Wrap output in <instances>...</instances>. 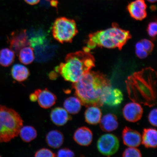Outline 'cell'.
Returning a JSON list of instances; mask_svg holds the SVG:
<instances>
[{
	"label": "cell",
	"mask_w": 157,
	"mask_h": 157,
	"mask_svg": "<svg viewBox=\"0 0 157 157\" xmlns=\"http://www.w3.org/2000/svg\"><path fill=\"white\" fill-rule=\"evenodd\" d=\"M19 135L22 140L25 142H29L36 138L37 131L34 127L31 126H22Z\"/></svg>",
	"instance_id": "obj_25"
},
{
	"label": "cell",
	"mask_w": 157,
	"mask_h": 157,
	"mask_svg": "<svg viewBox=\"0 0 157 157\" xmlns=\"http://www.w3.org/2000/svg\"><path fill=\"white\" fill-rule=\"evenodd\" d=\"M53 36L62 44L71 43L78 33L75 21L64 17H58L55 21L52 27Z\"/></svg>",
	"instance_id": "obj_6"
},
{
	"label": "cell",
	"mask_w": 157,
	"mask_h": 157,
	"mask_svg": "<svg viewBox=\"0 0 157 157\" xmlns=\"http://www.w3.org/2000/svg\"><path fill=\"white\" fill-rule=\"evenodd\" d=\"M157 73L151 67L135 72L126 81L128 97L131 101L150 107L156 102Z\"/></svg>",
	"instance_id": "obj_2"
},
{
	"label": "cell",
	"mask_w": 157,
	"mask_h": 157,
	"mask_svg": "<svg viewBox=\"0 0 157 157\" xmlns=\"http://www.w3.org/2000/svg\"><path fill=\"white\" fill-rule=\"evenodd\" d=\"M25 1L29 5H35L38 3L40 0H25Z\"/></svg>",
	"instance_id": "obj_31"
},
{
	"label": "cell",
	"mask_w": 157,
	"mask_h": 157,
	"mask_svg": "<svg viewBox=\"0 0 157 157\" xmlns=\"http://www.w3.org/2000/svg\"><path fill=\"white\" fill-rule=\"evenodd\" d=\"M99 123L101 129L105 132L115 130L119 125L116 116L112 113H108L104 116Z\"/></svg>",
	"instance_id": "obj_17"
},
{
	"label": "cell",
	"mask_w": 157,
	"mask_h": 157,
	"mask_svg": "<svg viewBox=\"0 0 157 157\" xmlns=\"http://www.w3.org/2000/svg\"><path fill=\"white\" fill-rule=\"evenodd\" d=\"M46 141L50 147L58 148L63 144L64 136L62 133L59 131H51L46 135Z\"/></svg>",
	"instance_id": "obj_20"
},
{
	"label": "cell",
	"mask_w": 157,
	"mask_h": 157,
	"mask_svg": "<svg viewBox=\"0 0 157 157\" xmlns=\"http://www.w3.org/2000/svg\"><path fill=\"white\" fill-rule=\"evenodd\" d=\"M147 1L151 3H154L156 2L157 0H147Z\"/></svg>",
	"instance_id": "obj_33"
},
{
	"label": "cell",
	"mask_w": 157,
	"mask_h": 157,
	"mask_svg": "<svg viewBox=\"0 0 157 157\" xmlns=\"http://www.w3.org/2000/svg\"><path fill=\"white\" fill-rule=\"evenodd\" d=\"M131 38L128 31L121 28L117 23H113L110 28L90 34L87 46L83 50L90 52L98 47L121 50Z\"/></svg>",
	"instance_id": "obj_4"
},
{
	"label": "cell",
	"mask_w": 157,
	"mask_h": 157,
	"mask_svg": "<svg viewBox=\"0 0 157 157\" xmlns=\"http://www.w3.org/2000/svg\"><path fill=\"white\" fill-rule=\"evenodd\" d=\"M34 93L37 96V101L39 105L43 109H49L56 103V96L49 91L48 88H45L44 90H35Z\"/></svg>",
	"instance_id": "obj_11"
},
{
	"label": "cell",
	"mask_w": 157,
	"mask_h": 157,
	"mask_svg": "<svg viewBox=\"0 0 157 157\" xmlns=\"http://www.w3.org/2000/svg\"><path fill=\"white\" fill-rule=\"evenodd\" d=\"M111 86L106 76L99 71H91L72 84L76 97L86 107L102 106L104 94Z\"/></svg>",
	"instance_id": "obj_1"
},
{
	"label": "cell",
	"mask_w": 157,
	"mask_h": 157,
	"mask_svg": "<svg viewBox=\"0 0 157 157\" xmlns=\"http://www.w3.org/2000/svg\"><path fill=\"white\" fill-rule=\"evenodd\" d=\"M68 113L63 108L60 107L54 108L51 112V120L58 126L63 125L71 119Z\"/></svg>",
	"instance_id": "obj_15"
},
{
	"label": "cell",
	"mask_w": 157,
	"mask_h": 157,
	"mask_svg": "<svg viewBox=\"0 0 157 157\" xmlns=\"http://www.w3.org/2000/svg\"><path fill=\"white\" fill-rule=\"evenodd\" d=\"M97 146L98 151L102 154L111 156L115 154L118 150L119 139L115 135L112 134L103 135L98 139Z\"/></svg>",
	"instance_id": "obj_7"
},
{
	"label": "cell",
	"mask_w": 157,
	"mask_h": 157,
	"mask_svg": "<svg viewBox=\"0 0 157 157\" xmlns=\"http://www.w3.org/2000/svg\"><path fill=\"white\" fill-rule=\"evenodd\" d=\"M15 59V52L11 49L4 48L0 50V65L7 67L13 63Z\"/></svg>",
	"instance_id": "obj_24"
},
{
	"label": "cell",
	"mask_w": 157,
	"mask_h": 157,
	"mask_svg": "<svg viewBox=\"0 0 157 157\" xmlns=\"http://www.w3.org/2000/svg\"><path fill=\"white\" fill-rule=\"evenodd\" d=\"M95 66V59L90 52L83 50L67 55L65 61L56 68L66 81L72 83L78 81Z\"/></svg>",
	"instance_id": "obj_3"
},
{
	"label": "cell",
	"mask_w": 157,
	"mask_h": 157,
	"mask_svg": "<svg viewBox=\"0 0 157 157\" xmlns=\"http://www.w3.org/2000/svg\"><path fill=\"white\" fill-rule=\"evenodd\" d=\"M23 125V120L17 112L0 105V142H9L17 137Z\"/></svg>",
	"instance_id": "obj_5"
},
{
	"label": "cell",
	"mask_w": 157,
	"mask_h": 157,
	"mask_svg": "<svg viewBox=\"0 0 157 157\" xmlns=\"http://www.w3.org/2000/svg\"><path fill=\"white\" fill-rule=\"evenodd\" d=\"M123 100L122 92L117 88H113L111 86L104 94L103 101L104 104L110 106H117L120 105Z\"/></svg>",
	"instance_id": "obj_13"
},
{
	"label": "cell",
	"mask_w": 157,
	"mask_h": 157,
	"mask_svg": "<svg viewBox=\"0 0 157 157\" xmlns=\"http://www.w3.org/2000/svg\"><path fill=\"white\" fill-rule=\"evenodd\" d=\"M143 112V108L140 104L135 102L126 104L123 110L124 118L131 122H136L140 120Z\"/></svg>",
	"instance_id": "obj_9"
},
{
	"label": "cell",
	"mask_w": 157,
	"mask_h": 157,
	"mask_svg": "<svg viewBox=\"0 0 157 157\" xmlns=\"http://www.w3.org/2000/svg\"><path fill=\"white\" fill-rule=\"evenodd\" d=\"M11 74L13 79L21 82L28 78L30 72L26 67L20 64H16L11 68Z\"/></svg>",
	"instance_id": "obj_21"
},
{
	"label": "cell",
	"mask_w": 157,
	"mask_h": 157,
	"mask_svg": "<svg viewBox=\"0 0 157 157\" xmlns=\"http://www.w3.org/2000/svg\"><path fill=\"white\" fill-rule=\"evenodd\" d=\"M87 107L84 113L86 122L91 125L98 124L100 122L101 117V109L99 107L95 106Z\"/></svg>",
	"instance_id": "obj_19"
},
{
	"label": "cell",
	"mask_w": 157,
	"mask_h": 157,
	"mask_svg": "<svg viewBox=\"0 0 157 157\" xmlns=\"http://www.w3.org/2000/svg\"><path fill=\"white\" fill-rule=\"evenodd\" d=\"M82 104L77 97H70L65 100L63 103L64 109L68 113L76 114L79 112Z\"/></svg>",
	"instance_id": "obj_22"
},
{
	"label": "cell",
	"mask_w": 157,
	"mask_h": 157,
	"mask_svg": "<svg viewBox=\"0 0 157 157\" xmlns=\"http://www.w3.org/2000/svg\"><path fill=\"white\" fill-rule=\"evenodd\" d=\"M18 54L20 61L25 65L31 64L35 59L34 49L29 46L21 48Z\"/></svg>",
	"instance_id": "obj_23"
},
{
	"label": "cell",
	"mask_w": 157,
	"mask_h": 157,
	"mask_svg": "<svg viewBox=\"0 0 157 157\" xmlns=\"http://www.w3.org/2000/svg\"><path fill=\"white\" fill-rule=\"evenodd\" d=\"M29 99L33 102L37 101V97L36 94L34 93L31 94L30 96H29Z\"/></svg>",
	"instance_id": "obj_32"
},
{
	"label": "cell",
	"mask_w": 157,
	"mask_h": 157,
	"mask_svg": "<svg viewBox=\"0 0 157 157\" xmlns=\"http://www.w3.org/2000/svg\"><path fill=\"white\" fill-rule=\"evenodd\" d=\"M73 138L75 142L80 146H87L91 144L93 141V133L88 128L81 127L75 132Z\"/></svg>",
	"instance_id": "obj_14"
},
{
	"label": "cell",
	"mask_w": 157,
	"mask_h": 157,
	"mask_svg": "<svg viewBox=\"0 0 157 157\" xmlns=\"http://www.w3.org/2000/svg\"><path fill=\"white\" fill-rule=\"evenodd\" d=\"M122 139L124 144L129 147H138L142 143L140 133L128 127L123 129Z\"/></svg>",
	"instance_id": "obj_12"
},
{
	"label": "cell",
	"mask_w": 157,
	"mask_h": 157,
	"mask_svg": "<svg viewBox=\"0 0 157 157\" xmlns=\"http://www.w3.org/2000/svg\"><path fill=\"white\" fill-rule=\"evenodd\" d=\"M142 144L147 148H156L157 147V133L156 129L146 128L143 130L142 138Z\"/></svg>",
	"instance_id": "obj_18"
},
{
	"label": "cell",
	"mask_w": 157,
	"mask_h": 157,
	"mask_svg": "<svg viewBox=\"0 0 157 157\" xmlns=\"http://www.w3.org/2000/svg\"><path fill=\"white\" fill-rule=\"evenodd\" d=\"M122 156L124 157H141L142 156L140 151L135 147H129L124 151Z\"/></svg>",
	"instance_id": "obj_26"
},
{
	"label": "cell",
	"mask_w": 157,
	"mask_h": 157,
	"mask_svg": "<svg viewBox=\"0 0 157 157\" xmlns=\"http://www.w3.org/2000/svg\"><path fill=\"white\" fill-rule=\"evenodd\" d=\"M56 156L59 157H72L75 156V154L73 151L70 149L63 148L59 150Z\"/></svg>",
	"instance_id": "obj_29"
},
{
	"label": "cell",
	"mask_w": 157,
	"mask_h": 157,
	"mask_svg": "<svg viewBox=\"0 0 157 157\" xmlns=\"http://www.w3.org/2000/svg\"><path fill=\"white\" fill-rule=\"evenodd\" d=\"M147 31L151 38H155L157 33V24L156 21H152L149 23L147 27Z\"/></svg>",
	"instance_id": "obj_28"
},
{
	"label": "cell",
	"mask_w": 157,
	"mask_h": 157,
	"mask_svg": "<svg viewBox=\"0 0 157 157\" xmlns=\"http://www.w3.org/2000/svg\"><path fill=\"white\" fill-rule=\"evenodd\" d=\"M147 8L144 0H135L128 6L127 9L133 18L142 21L147 17Z\"/></svg>",
	"instance_id": "obj_10"
},
{
	"label": "cell",
	"mask_w": 157,
	"mask_h": 157,
	"mask_svg": "<svg viewBox=\"0 0 157 157\" xmlns=\"http://www.w3.org/2000/svg\"><path fill=\"white\" fill-rule=\"evenodd\" d=\"M34 156L35 157H54L56 156V155L48 149L42 148L37 151L35 152Z\"/></svg>",
	"instance_id": "obj_27"
},
{
	"label": "cell",
	"mask_w": 157,
	"mask_h": 157,
	"mask_svg": "<svg viewBox=\"0 0 157 157\" xmlns=\"http://www.w3.org/2000/svg\"><path fill=\"white\" fill-rule=\"evenodd\" d=\"M154 47L152 41L147 39H143L136 44L135 53L139 58H146L152 52Z\"/></svg>",
	"instance_id": "obj_16"
},
{
	"label": "cell",
	"mask_w": 157,
	"mask_h": 157,
	"mask_svg": "<svg viewBox=\"0 0 157 157\" xmlns=\"http://www.w3.org/2000/svg\"><path fill=\"white\" fill-rule=\"evenodd\" d=\"M8 39L10 48L17 54L21 48L30 45L25 29L13 32Z\"/></svg>",
	"instance_id": "obj_8"
},
{
	"label": "cell",
	"mask_w": 157,
	"mask_h": 157,
	"mask_svg": "<svg viewBox=\"0 0 157 157\" xmlns=\"http://www.w3.org/2000/svg\"><path fill=\"white\" fill-rule=\"evenodd\" d=\"M148 121L151 124L157 126V109H153L151 111L148 115Z\"/></svg>",
	"instance_id": "obj_30"
}]
</instances>
